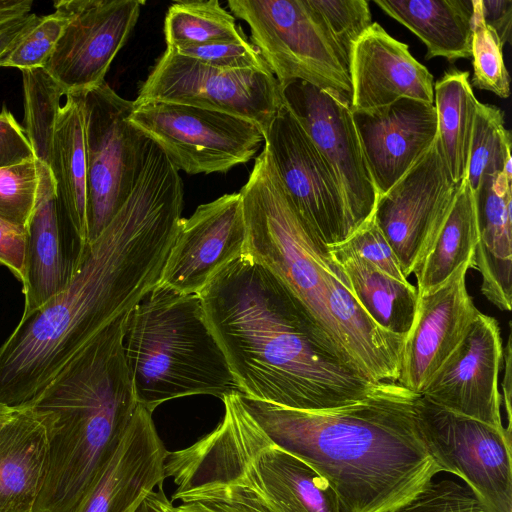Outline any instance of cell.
I'll use <instances>...</instances> for the list:
<instances>
[{"label":"cell","instance_id":"7bdbcfd3","mask_svg":"<svg viewBox=\"0 0 512 512\" xmlns=\"http://www.w3.org/2000/svg\"><path fill=\"white\" fill-rule=\"evenodd\" d=\"M26 228L0 218V264L8 268L22 283L24 279Z\"/></svg>","mask_w":512,"mask_h":512},{"label":"cell","instance_id":"681fc988","mask_svg":"<svg viewBox=\"0 0 512 512\" xmlns=\"http://www.w3.org/2000/svg\"><path fill=\"white\" fill-rule=\"evenodd\" d=\"M19 407H10L0 404V430L17 413Z\"/></svg>","mask_w":512,"mask_h":512},{"label":"cell","instance_id":"836d02e7","mask_svg":"<svg viewBox=\"0 0 512 512\" xmlns=\"http://www.w3.org/2000/svg\"><path fill=\"white\" fill-rule=\"evenodd\" d=\"M162 512H273L252 490L234 483H211L168 499L162 486L153 491Z\"/></svg>","mask_w":512,"mask_h":512},{"label":"cell","instance_id":"5b68a950","mask_svg":"<svg viewBox=\"0 0 512 512\" xmlns=\"http://www.w3.org/2000/svg\"><path fill=\"white\" fill-rule=\"evenodd\" d=\"M125 358L137 404L239 392L200 296L157 284L129 313Z\"/></svg>","mask_w":512,"mask_h":512},{"label":"cell","instance_id":"d4e9b609","mask_svg":"<svg viewBox=\"0 0 512 512\" xmlns=\"http://www.w3.org/2000/svg\"><path fill=\"white\" fill-rule=\"evenodd\" d=\"M42 419L28 406L0 430V512H34L47 470Z\"/></svg>","mask_w":512,"mask_h":512},{"label":"cell","instance_id":"277c9868","mask_svg":"<svg viewBox=\"0 0 512 512\" xmlns=\"http://www.w3.org/2000/svg\"><path fill=\"white\" fill-rule=\"evenodd\" d=\"M130 311L98 332L25 404L42 419L48 441L34 512H72L132 419L138 404L124 352Z\"/></svg>","mask_w":512,"mask_h":512},{"label":"cell","instance_id":"e0dca14e","mask_svg":"<svg viewBox=\"0 0 512 512\" xmlns=\"http://www.w3.org/2000/svg\"><path fill=\"white\" fill-rule=\"evenodd\" d=\"M245 241L239 192L201 204L182 218L158 284L199 295L219 270L244 253Z\"/></svg>","mask_w":512,"mask_h":512},{"label":"cell","instance_id":"e575fe53","mask_svg":"<svg viewBox=\"0 0 512 512\" xmlns=\"http://www.w3.org/2000/svg\"><path fill=\"white\" fill-rule=\"evenodd\" d=\"M472 85L501 98L510 94V77L503 59V45L484 23L480 0H473Z\"/></svg>","mask_w":512,"mask_h":512},{"label":"cell","instance_id":"7a4b0ae2","mask_svg":"<svg viewBox=\"0 0 512 512\" xmlns=\"http://www.w3.org/2000/svg\"><path fill=\"white\" fill-rule=\"evenodd\" d=\"M199 296L243 397L314 411L353 403L377 385L329 354L287 289L245 253Z\"/></svg>","mask_w":512,"mask_h":512},{"label":"cell","instance_id":"ab89813d","mask_svg":"<svg viewBox=\"0 0 512 512\" xmlns=\"http://www.w3.org/2000/svg\"><path fill=\"white\" fill-rule=\"evenodd\" d=\"M169 50L218 69L271 71L249 39Z\"/></svg>","mask_w":512,"mask_h":512},{"label":"cell","instance_id":"b9f144b4","mask_svg":"<svg viewBox=\"0 0 512 512\" xmlns=\"http://www.w3.org/2000/svg\"><path fill=\"white\" fill-rule=\"evenodd\" d=\"M35 159L24 129L3 105L0 111V168Z\"/></svg>","mask_w":512,"mask_h":512},{"label":"cell","instance_id":"5bb4252c","mask_svg":"<svg viewBox=\"0 0 512 512\" xmlns=\"http://www.w3.org/2000/svg\"><path fill=\"white\" fill-rule=\"evenodd\" d=\"M281 95L283 104L332 168L356 230L372 217L378 192L350 105L300 80L281 87Z\"/></svg>","mask_w":512,"mask_h":512},{"label":"cell","instance_id":"2e32d148","mask_svg":"<svg viewBox=\"0 0 512 512\" xmlns=\"http://www.w3.org/2000/svg\"><path fill=\"white\" fill-rule=\"evenodd\" d=\"M502 360L498 322L479 311L462 341L420 395L453 413L505 429L498 389Z\"/></svg>","mask_w":512,"mask_h":512},{"label":"cell","instance_id":"7c38bea8","mask_svg":"<svg viewBox=\"0 0 512 512\" xmlns=\"http://www.w3.org/2000/svg\"><path fill=\"white\" fill-rule=\"evenodd\" d=\"M263 149L317 240L325 247L344 242L355 227L338 180L284 104L264 134Z\"/></svg>","mask_w":512,"mask_h":512},{"label":"cell","instance_id":"bcb514c9","mask_svg":"<svg viewBox=\"0 0 512 512\" xmlns=\"http://www.w3.org/2000/svg\"><path fill=\"white\" fill-rule=\"evenodd\" d=\"M503 358L505 363L504 368V379H503V398H504V408L507 414V421L508 425L505 428L507 432L511 433V390H512V384H511V335L508 336V341L506 344V348L503 351Z\"/></svg>","mask_w":512,"mask_h":512},{"label":"cell","instance_id":"52a82bcc","mask_svg":"<svg viewBox=\"0 0 512 512\" xmlns=\"http://www.w3.org/2000/svg\"><path fill=\"white\" fill-rule=\"evenodd\" d=\"M280 88L307 82L350 105L349 59L307 0H229Z\"/></svg>","mask_w":512,"mask_h":512},{"label":"cell","instance_id":"4316f807","mask_svg":"<svg viewBox=\"0 0 512 512\" xmlns=\"http://www.w3.org/2000/svg\"><path fill=\"white\" fill-rule=\"evenodd\" d=\"M54 132L49 169L57 203L85 244L87 233V177L81 92L65 95Z\"/></svg>","mask_w":512,"mask_h":512},{"label":"cell","instance_id":"f1b7e54d","mask_svg":"<svg viewBox=\"0 0 512 512\" xmlns=\"http://www.w3.org/2000/svg\"><path fill=\"white\" fill-rule=\"evenodd\" d=\"M477 243L475 197L464 178L436 234L414 269L418 295L432 293L444 285L461 265H474Z\"/></svg>","mask_w":512,"mask_h":512},{"label":"cell","instance_id":"30bf717a","mask_svg":"<svg viewBox=\"0 0 512 512\" xmlns=\"http://www.w3.org/2000/svg\"><path fill=\"white\" fill-rule=\"evenodd\" d=\"M417 413L422 440L441 472L461 478L488 512H512L511 433L421 395Z\"/></svg>","mask_w":512,"mask_h":512},{"label":"cell","instance_id":"d6986e66","mask_svg":"<svg viewBox=\"0 0 512 512\" xmlns=\"http://www.w3.org/2000/svg\"><path fill=\"white\" fill-rule=\"evenodd\" d=\"M26 230L22 318L66 289L87 245L59 209L51 171L40 161L37 200Z\"/></svg>","mask_w":512,"mask_h":512},{"label":"cell","instance_id":"4dcf8cb0","mask_svg":"<svg viewBox=\"0 0 512 512\" xmlns=\"http://www.w3.org/2000/svg\"><path fill=\"white\" fill-rule=\"evenodd\" d=\"M164 34L169 49L248 39L217 0L173 3L166 13Z\"/></svg>","mask_w":512,"mask_h":512},{"label":"cell","instance_id":"83f0119b","mask_svg":"<svg viewBox=\"0 0 512 512\" xmlns=\"http://www.w3.org/2000/svg\"><path fill=\"white\" fill-rule=\"evenodd\" d=\"M327 252L364 311L384 330L405 337L416 313V287L389 277L340 244L328 246Z\"/></svg>","mask_w":512,"mask_h":512},{"label":"cell","instance_id":"74e56055","mask_svg":"<svg viewBox=\"0 0 512 512\" xmlns=\"http://www.w3.org/2000/svg\"><path fill=\"white\" fill-rule=\"evenodd\" d=\"M321 23L349 59L355 42L373 24L366 0H307Z\"/></svg>","mask_w":512,"mask_h":512},{"label":"cell","instance_id":"9c48e42d","mask_svg":"<svg viewBox=\"0 0 512 512\" xmlns=\"http://www.w3.org/2000/svg\"><path fill=\"white\" fill-rule=\"evenodd\" d=\"M128 120L189 175L226 173L264 144L252 122L224 112L169 102H135Z\"/></svg>","mask_w":512,"mask_h":512},{"label":"cell","instance_id":"603a6c76","mask_svg":"<svg viewBox=\"0 0 512 512\" xmlns=\"http://www.w3.org/2000/svg\"><path fill=\"white\" fill-rule=\"evenodd\" d=\"M325 285L326 305L351 366L372 383L397 382L405 337L384 330L364 311L333 260Z\"/></svg>","mask_w":512,"mask_h":512},{"label":"cell","instance_id":"8fae6325","mask_svg":"<svg viewBox=\"0 0 512 512\" xmlns=\"http://www.w3.org/2000/svg\"><path fill=\"white\" fill-rule=\"evenodd\" d=\"M169 102L224 112L267 132L283 105L280 85L271 71L223 70L166 48L135 102Z\"/></svg>","mask_w":512,"mask_h":512},{"label":"cell","instance_id":"d590c367","mask_svg":"<svg viewBox=\"0 0 512 512\" xmlns=\"http://www.w3.org/2000/svg\"><path fill=\"white\" fill-rule=\"evenodd\" d=\"M38 187L37 159L0 168V218L26 228L36 204Z\"/></svg>","mask_w":512,"mask_h":512},{"label":"cell","instance_id":"44dd1931","mask_svg":"<svg viewBox=\"0 0 512 512\" xmlns=\"http://www.w3.org/2000/svg\"><path fill=\"white\" fill-rule=\"evenodd\" d=\"M168 452L152 412L138 405L116 451L72 512H136L163 486Z\"/></svg>","mask_w":512,"mask_h":512},{"label":"cell","instance_id":"f6af8a7d","mask_svg":"<svg viewBox=\"0 0 512 512\" xmlns=\"http://www.w3.org/2000/svg\"><path fill=\"white\" fill-rule=\"evenodd\" d=\"M40 18L41 16L30 12L0 24V56Z\"/></svg>","mask_w":512,"mask_h":512},{"label":"cell","instance_id":"ba28073f","mask_svg":"<svg viewBox=\"0 0 512 512\" xmlns=\"http://www.w3.org/2000/svg\"><path fill=\"white\" fill-rule=\"evenodd\" d=\"M81 92L87 177V237L94 241L129 197L147 136L128 117L133 101L106 81Z\"/></svg>","mask_w":512,"mask_h":512},{"label":"cell","instance_id":"cb8c5ba5","mask_svg":"<svg viewBox=\"0 0 512 512\" xmlns=\"http://www.w3.org/2000/svg\"><path fill=\"white\" fill-rule=\"evenodd\" d=\"M478 243L474 268L482 276L481 292L493 305L509 311L512 304V177L484 178L474 193Z\"/></svg>","mask_w":512,"mask_h":512},{"label":"cell","instance_id":"d6a6232c","mask_svg":"<svg viewBox=\"0 0 512 512\" xmlns=\"http://www.w3.org/2000/svg\"><path fill=\"white\" fill-rule=\"evenodd\" d=\"M511 144L503 111L478 101L466 173L473 193L488 176L505 173L512 177Z\"/></svg>","mask_w":512,"mask_h":512},{"label":"cell","instance_id":"1f68e13d","mask_svg":"<svg viewBox=\"0 0 512 512\" xmlns=\"http://www.w3.org/2000/svg\"><path fill=\"white\" fill-rule=\"evenodd\" d=\"M24 91V131L35 159L49 165L60 99L65 89L44 67L21 70Z\"/></svg>","mask_w":512,"mask_h":512},{"label":"cell","instance_id":"3957f363","mask_svg":"<svg viewBox=\"0 0 512 512\" xmlns=\"http://www.w3.org/2000/svg\"><path fill=\"white\" fill-rule=\"evenodd\" d=\"M242 397L269 440L333 487L346 512H385L441 472L422 440L419 394L382 382L362 399L324 410H296Z\"/></svg>","mask_w":512,"mask_h":512},{"label":"cell","instance_id":"8992f818","mask_svg":"<svg viewBox=\"0 0 512 512\" xmlns=\"http://www.w3.org/2000/svg\"><path fill=\"white\" fill-rule=\"evenodd\" d=\"M239 193L246 225L244 253L287 289L324 349L353 368L326 305L325 277L332 259L298 213L264 149Z\"/></svg>","mask_w":512,"mask_h":512},{"label":"cell","instance_id":"ac0fdd59","mask_svg":"<svg viewBox=\"0 0 512 512\" xmlns=\"http://www.w3.org/2000/svg\"><path fill=\"white\" fill-rule=\"evenodd\" d=\"M471 263L461 265L441 287L418 295L413 323L405 336L397 383L421 394L433 374L464 338L477 310L466 285Z\"/></svg>","mask_w":512,"mask_h":512},{"label":"cell","instance_id":"c3c4849f","mask_svg":"<svg viewBox=\"0 0 512 512\" xmlns=\"http://www.w3.org/2000/svg\"><path fill=\"white\" fill-rule=\"evenodd\" d=\"M136 512H162L153 496V491L142 502Z\"/></svg>","mask_w":512,"mask_h":512},{"label":"cell","instance_id":"6da1fadb","mask_svg":"<svg viewBox=\"0 0 512 512\" xmlns=\"http://www.w3.org/2000/svg\"><path fill=\"white\" fill-rule=\"evenodd\" d=\"M183 208L179 171L163 154H145L134 187L92 242L64 291L20 319L0 346V404L20 407L66 362L158 283Z\"/></svg>","mask_w":512,"mask_h":512},{"label":"cell","instance_id":"f35d334b","mask_svg":"<svg viewBox=\"0 0 512 512\" xmlns=\"http://www.w3.org/2000/svg\"><path fill=\"white\" fill-rule=\"evenodd\" d=\"M385 512H488L474 493L452 479L431 480L405 503Z\"/></svg>","mask_w":512,"mask_h":512},{"label":"cell","instance_id":"ffe728a7","mask_svg":"<svg viewBox=\"0 0 512 512\" xmlns=\"http://www.w3.org/2000/svg\"><path fill=\"white\" fill-rule=\"evenodd\" d=\"M352 117L378 197L401 179L438 137L434 104L414 99L352 111Z\"/></svg>","mask_w":512,"mask_h":512},{"label":"cell","instance_id":"8d00e7d4","mask_svg":"<svg viewBox=\"0 0 512 512\" xmlns=\"http://www.w3.org/2000/svg\"><path fill=\"white\" fill-rule=\"evenodd\" d=\"M67 21V17L57 10L41 16L33 27L0 56V67L20 70L44 67Z\"/></svg>","mask_w":512,"mask_h":512},{"label":"cell","instance_id":"7402d4cb","mask_svg":"<svg viewBox=\"0 0 512 512\" xmlns=\"http://www.w3.org/2000/svg\"><path fill=\"white\" fill-rule=\"evenodd\" d=\"M351 111L371 110L400 99L434 104V78L377 22L355 42L349 55Z\"/></svg>","mask_w":512,"mask_h":512},{"label":"cell","instance_id":"f546056e","mask_svg":"<svg viewBox=\"0 0 512 512\" xmlns=\"http://www.w3.org/2000/svg\"><path fill=\"white\" fill-rule=\"evenodd\" d=\"M477 103L468 71L449 70L434 84L438 140L457 185L466 178Z\"/></svg>","mask_w":512,"mask_h":512},{"label":"cell","instance_id":"ee69618b","mask_svg":"<svg viewBox=\"0 0 512 512\" xmlns=\"http://www.w3.org/2000/svg\"><path fill=\"white\" fill-rule=\"evenodd\" d=\"M482 18L504 46L511 43L512 0H480Z\"/></svg>","mask_w":512,"mask_h":512},{"label":"cell","instance_id":"4fadbf2b","mask_svg":"<svg viewBox=\"0 0 512 512\" xmlns=\"http://www.w3.org/2000/svg\"><path fill=\"white\" fill-rule=\"evenodd\" d=\"M142 0H61L54 10L67 17L44 68L66 94L105 81L108 69L133 31Z\"/></svg>","mask_w":512,"mask_h":512},{"label":"cell","instance_id":"484cf974","mask_svg":"<svg viewBox=\"0 0 512 512\" xmlns=\"http://www.w3.org/2000/svg\"><path fill=\"white\" fill-rule=\"evenodd\" d=\"M386 14L418 36L425 58L470 59L473 0H374Z\"/></svg>","mask_w":512,"mask_h":512},{"label":"cell","instance_id":"60d3db41","mask_svg":"<svg viewBox=\"0 0 512 512\" xmlns=\"http://www.w3.org/2000/svg\"><path fill=\"white\" fill-rule=\"evenodd\" d=\"M339 244L389 277L400 282L409 281L403 275L398 258L379 229L373 215Z\"/></svg>","mask_w":512,"mask_h":512},{"label":"cell","instance_id":"9a60e30c","mask_svg":"<svg viewBox=\"0 0 512 512\" xmlns=\"http://www.w3.org/2000/svg\"><path fill=\"white\" fill-rule=\"evenodd\" d=\"M458 186L437 137L427 153L378 197L373 217L407 279L436 234Z\"/></svg>","mask_w":512,"mask_h":512},{"label":"cell","instance_id":"7dc6e473","mask_svg":"<svg viewBox=\"0 0 512 512\" xmlns=\"http://www.w3.org/2000/svg\"><path fill=\"white\" fill-rule=\"evenodd\" d=\"M32 7L33 0H0V24L30 13Z\"/></svg>","mask_w":512,"mask_h":512}]
</instances>
